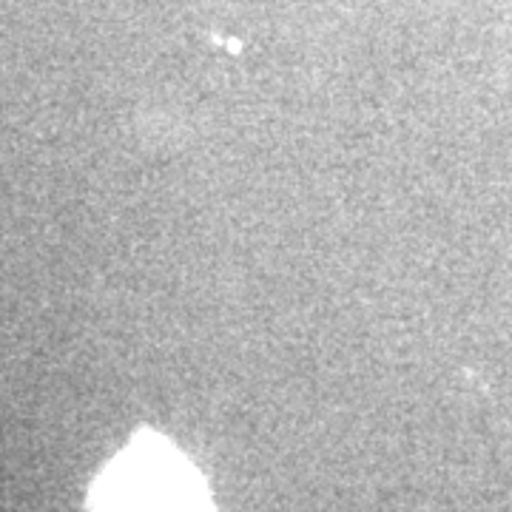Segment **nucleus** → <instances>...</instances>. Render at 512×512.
<instances>
[{"mask_svg": "<svg viewBox=\"0 0 512 512\" xmlns=\"http://www.w3.org/2000/svg\"><path fill=\"white\" fill-rule=\"evenodd\" d=\"M92 512H214L197 470L160 436H137L100 473Z\"/></svg>", "mask_w": 512, "mask_h": 512, "instance_id": "nucleus-1", "label": "nucleus"}]
</instances>
